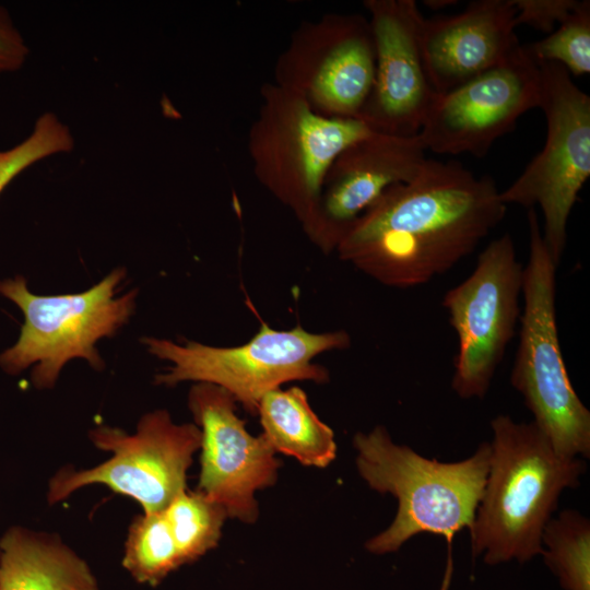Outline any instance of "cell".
I'll use <instances>...</instances> for the list:
<instances>
[{"label": "cell", "instance_id": "1", "mask_svg": "<svg viewBox=\"0 0 590 590\" xmlns=\"http://www.w3.org/2000/svg\"><path fill=\"white\" fill-rule=\"evenodd\" d=\"M506 211L489 176L426 158L413 179L387 189L350 226L335 250L386 286L414 287L471 255Z\"/></svg>", "mask_w": 590, "mask_h": 590}, {"label": "cell", "instance_id": "2", "mask_svg": "<svg viewBox=\"0 0 590 590\" xmlns=\"http://www.w3.org/2000/svg\"><path fill=\"white\" fill-rule=\"evenodd\" d=\"M486 484L470 531L473 557L487 565L531 560L542 552V534L560 494L579 486L587 465L558 455L533 423L499 414Z\"/></svg>", "mask_w": 590, "mask_h": 590}, {"label": "cell", "instance_id": "3", "mask_svg": "<svg viewBox=\"0 0 590 590\" xmlns=\"http://www.w3.org/2000/svg\"><path fill=\"white\" fill-rule=\"evenodd\" d=\"M356 465L368 486L398 500L392 523L366 543L374 554L397 552L416 534L432 533L451 541L471 529L486 484L491 446L479 445L458 462L427 459L392 441L384 426L357 433Z\"/></svg>", "mask_w": 590, "mask_h": 590}, {"label": "cell", "instance_id": "4", "mask_svg": "<svg viewBox=\"0 0 590 590\" xmlns=\"http://www.w3.org/2000/svg\"><path fill=\"white\" fill-rule=\"evenodd\" d=\"M529 259L523 267V310L510 382L522 396L554 450L590 456V412L570 382L556 321V270L535 209L528 210Z\"/></svg>", "mask_w": 590, "mask_h": 590}, {"label": "cell", "instance_id": "5", "mask_svg": "<svg viewBox=\"0 0 590 590\" xmlns=\"http://www.w3.org/2000/svg\"><path fill=\"white\" fill-rule=\"evenodd\" d=\"M125 275L123 268H116L87 291L54 296L33 294L21 275L0 280V294L24 315L16 343L0 354V367L17 375L35 364L31 378L37 389L54 387L61 368L72 358L86 359L94 369H103L95 343L115 335L135 307L134 290L116 297Z\"/></svg>", "mask_w": 590, "mask_h": 590}, {"label": "cell", "instance_id": "6", "mask_svg": "<svg viewBox=\"0 0 590 590\" xmlns=\"http://www.w3.org/2000/svg\"><path fill=\"white\" fill-rule=\"evenodd\" d=\"M260 96L247 139L252 172L304 226L316 210L334 158L375 131L358 119L321 116L274 82L264 83Z\"/></svg>", "mask_w": 590, "mask_h": 590}, {"label": "cell", "instance_id": "7", "mask_svg": "<svg viewBox=\"0 0 590 590\" xmlns=\"http://www.w3.org/2000/svg\"><path fill=\"white\" fill-rule=\"evenodd\" d=\"M148 351L172 363L156 375L155 382L175 386L182 381L206 382L229 392L247 411L256 414L261 398L292 380H328V371L312 363L318 354L350 346L345 331L310 333L300 327L274 330L262 322L247 343L217 347L187 341L144 338Z\"/></svg>", "mask_w": 590, "mask_h": 590}, {"label": "cell", "instance_id": "8", "mask_svg": "<svg viewBox=\"0 0 590 590\" xmlns=\"http://www.w3.org/2000/svg\"><path fill=\"white\" fill-rule=\"evenodd\" d=\"M540 107L546 118L543 149L499 199L506 205L540 206L543 240L558 267L567 241V224L578 194L590 176V97L556 63H540Z\"/></svg>", "mask_w": 590, "mask_h": 590}, {"label": "cell", "instance_id": "9", "mask_svg": "<svg viewBox=\"0 0 590 590\" xmlns=\"http://www.w3.org/2000/svg\"><path fill=\"white\" fill-rule=\"evenodd\" d=\"M88 437L96 448L111 452L110 458L90 469L57 471L48 482L49 505L101 484L135 500L143 514L163 511L186 491L187 471L202 435L196 424H176L167 411L156 410L141 417L133 434L99 425Z\"/></svg>", "mask_w": 590, "mask_h": 590}, {"label": "cell", "instance_id": "10", "mask_svg": "<svg viewBox=\"0 0 590 590\" xmlns=\"http://www.w3.org/2000/svg\"><path fill=\"white\" fill-rule=\"evenodd\" d=\"M523 266L506 233L480 253L472 273L445 293L442 306L458 338L452 390L483 399L520 320Z\"/></svg>", "mask_w": 590, "mask_h": 590}, {"label": "cell", "instance_id": "11", "mask_svg": "<svg viewBox=\"0 0 590 590\" xmlns=\"http://www.w3.org/2000/svg\"><path fill=\"white\" fill-rule=\"evenodd\" d=\"M376 50L368 17L326 13L304 21L274 66V83L317 114L358 119L375 80Z\"/></svg>", "mask_w": 590, "mask_h": 590}, {"label": "cell", "instance_id": "12", "mask_svg": "<svg viewBox=\"0 0 590 590\" xmlns=\"http://www.w3.org/2000/svg\"><path fill=\"white\" fill-rule=\"evenodd\" d=\"M540 102L539 66L520 46L495 68L437 94L417 135L426 151L482 157Z\"/></svg>", "mask_w": 590, "mask_h": 590}, {"label": "cell", "instance_id": "13", "mask_svg": "<svg viewBox=\"0 0 590 590\" xmlns=\"http://www.w3.org/2000/svg\"><path fill=\"white\" fill-rule=\"evenodd\" d=\"M236 400L223 388L198 382L188 405L201 430L198 491L216 502L227 516L251 523L258 516L255 492L278 475L275 450L262 434L251 436L236 415Z\"/></svg>", "mask_w": 590, "mask_h": 590}, {"label": "cell", "instance_id": "14", "mask_svg": "<svg viewBox=\"0 0 590 590\" xmlns=\"http://www.w3.org/2000/svg\"><path fill=\"white\" fill-rule=\"evenodd\" d=\"M375 50L370 95L359 120L378 133L414 137L437 95L421 56L424 16L414 0H365Z\"/></svg>", "mask_w": 590, "mask_h": 590}, {"label": "cell", "instance_id": "15", "mask_svg": "<svg viewBox=\"0 0 590 590\" xmlns=\"http://www.w3.org/2000/svg\"><path fill=\"white\" fill-rule=\"evenodd\" d=\"M418 135L378 132L353 142L332 162L311 219L303 226L323 251L337 248L350 226L390 187L413 179L425 160Z\"/></svg>", "mask_w": 590, "mask_h": 590}, {"label": "cell", "instance_id": "16", "mask_svg": "<svg viewBox=\"0 0 590 590\" xmlns=\"http://www.w3.org/2000/svg\"><path fill=\"white\" fill-rule=\"evenodd\" d=\"M512 0H477L460 13L426 20L420 31L423 66L445 94L508 59L521 45Z\"/></svg>", "mask_w": 590, "mask_h": 590}, {"label": "cell", "instance_id": "17", "mask_svg": "<svg viewBox=\"0 0 590 590\" xmlns=\"http://www.w3.org/2000/svg\"><path fill=\"white\" fill-rule=\"evenodd\" d=\"M0 590H99L90 565L58 534L10 527L0 538Z\"/></svg>", "mask_w": 590, "mask_h": 590}, {"label": "cell", "instance_id": "18", "mask_svg": "<svg viewBox=\"0 0 590 590\" xmlns=\"http://www.w3.org/2000/svg\"><path fill=\"white\" fill-rule=\"evenodd\" d=\"M257 413L263 435L275 451L318 468L327 467L335 458L333 432L315 414L300 388L267 392Z\"/></svg>", "mask_w": 590, "mask_h": 590}, {"label": "cell", "instance_id": "19", "mask_svg": "<svg viewBox=\"0 0 590 590\" xmlns=\"http://www.w3.org/2000/svg\"><path fill=\"white\" fill-rule=\"evenodd\" d=\"M541 555L564 590H590V521L582 514L565 509L551 518Z\"/></svg>", "mask_w": 590, "mask_h": 590}, {"label": "cell", "instance_id": "20", "mask_svg": "<svg viewBox=\"0 0 590 590\" xmlns=\"http://www.w3.org/2000/svg\"><path fill=\"white\" fill-rule=\"evenodd\" d=\"M121 563L137 582L152 587L184 565L163 511L132 520Z\"/></svg>", "mask_w": 590, "mask_h": 590}, {"label": "cell", "instance_id": "21", "mask_svg": "<svg viewBox=\"0 0 590 590\" xmlns=\"http://www.w3.org/2000/svg\"><path fill=\"white\" fill-rule=\"evenodd\" d=\"M182 564L217 545L227 512L201 492H181L163 510Z\"/></svg>", "mask_w": 590, "mask_h": 590}, {"label": "cell", "instance_id": "22", "mask_svg": "<svg viewBox=\"0 0 590 590\" xmlns=\"http://www.w3.org/2000/svg\"><path fill=\"white\" fill-rule=\"evenodd\" d=\"M530 57L540 63H556L571 75L590 72V1H579L557 30L543 39L526 46Z\"/></svg>", "mask_w": 590, "mask_h": 590}, {"label": "cell", "instance_id": "23", "mask_svg": "<svg viewBox=\"0 0 590 590\" xmlns=\"http://www.w3.org/2000/svg\"><path fill=\"white\" fill-rule=\"evenodd\" d=\"M73 148L69 127L54 113L42 114L27 138L9 150H0V193L31 165L47 156L71 152Z\"/></svg>", "mask_w": 590, "mask_h": 590}, {"label": "cell", "instance_id": "24", "mask_svg": "<svg viewBox=\"0 0 590 590\" xmlns=\"http://www.w3.org/2000/svg\"><path fill=\"white\" fill-rule=\"evenodd\" d=\"M516 24L529 25L551 34L577 7L579 0H512Z\"/></svg>", "mask_w": 590, "mask_h": 590}, {"label": "cell", "instance_id": "25", "mask_svg": "<svg viewBox=\"0 0 590 590\" xmlns=\"http://www.w3.org/2000/svg\"><path fill=\"white\" fill-rule=\"evenodd\" d=\"M28 55L30 48L23 35L7 8L0 5V74L20 70Z\"/></svg>", "mask_w": 590, "mask_h": 590}, {"label": "cell", "instance_id": "26", "mask_svg": "<svg viewBox=\"0 0 590 590\" xmlns=\"http://www.w3.org/2000/svg\"><path fill=\"white\" fill-rule=\"evenodd\" d=\"M426 5L429 7V8H433L435 10L437 9H441V8H445L447 5H450L449 3H456V1H447V0H444V1H439V0H429V1H425Z\"/></svg>", "mask_w": 590, "mask_h": 590}]
</instances>
